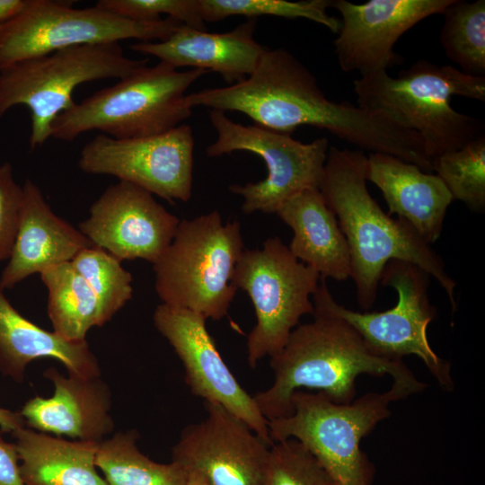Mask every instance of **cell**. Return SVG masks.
Returning a JSON list of instances; mask_svg holds the SVG:
<instances>
[{"instance_id":"cell-1","label":"cell","mask_w":485,"mask_h":485,"mask_svg":"<svg viewBox=\"0 0 485 485\" xmlns=\"http://www.w3.org/2000/svg\"><path fill=\"white\" fill-rule=\"evenodd\" d=\"M186 100L191 108L242 112L280 133L291 135L302 126L326 129L371 153L398 154L406 140V130L386 118L329 100L314 75L284 48H266L244 80L187 94Z\"/></svg>"},{"instance_id":"cell-2","label":"cell","mask_w":485,"mask_h":485,"mask_svg":"<svg viewBox=\"0 0 485 485\" xmlns=\"http://www.w3.org/2000/svg\"><path fill=\"white\" fill-rule=\"evenodd\" d=\"M366 163L363 150L332 146L319 185L348 245L350 278L358 304L366 311L374 305L382 272L390 260H396L413 264L434 278L454 313L456 282L444 260L406 220L391 217L373 198L366 186Z\"/></svg>"},{"instance_id":"cell-3","label":"cell","mask_w":485,"mask_h":485,"mask_svg":"<svg viewBox=\"0 0 485 485\" xmlns=\"http://www.w3.org/2000/svg\"><path fill=\"white\" fill-rule=\"evenodd\" d=\"M313 321L297 325L284 348L270 357L274 382L252 395L268 419L289 416L291 396L304 388L322 392L336 403H349L357 394L361 375H390L413 394L426 384L403 360L375 355L356 330L344 320L313 307Z\"/></svg>"},{"instance_id":"cell-4","label":"cell","mask_w":485,"mask_h":485,"mask_svg":"<svg viewBox=\"0 0 485 485\" xmlns=\"http://www.w3.org/2000/svg\"><path fill=\"white\" fill-rule=\"evenodd\" d=\"M353 85L357 106L418 133L432 161L485 134L481 119L451 106L454 96L485 101V76L421 59L397 77L378 71L361 75Z\"/></svg>"},{"instance_id":"cell-5","label":"cell","mask_w":485,"mask_h":485,"mask_svg":"<svg viewBox=\"0 0 485 485\" xmlns=\"http://www.w3.org/2000/svg\"><path fill=\"white\" fill-rule=\"evenodd\" d=\"M207 73L197 68L179 71L161 61L141 66L60 113L51 125L50 137L73 141L98 130L128 139L166 132L191 116L185 93Z\"/></svg>"},{"instance_id":"cell-6","label":"cell","mask_w":485,"mask_h":485,"mask_svg":"<svg viewBox=\"0 0 485 485\" xmlns=\"http://www.w3.org/2000/svg\"><path fill=\"white\" fill-rule=\"evenodd\" d=\"M412 392L392 383L384 392H368L349 403L332 401L320 392L295 391L289 416L268 420L273 443L294 438L321 463L338 485H372L375 466L361 440L391 415L390 404Z\"/></svg>"},{"instance_id":"cell-7","label":"cell","mask_w":485,"mask_h":485,"mask_svg":"<svg viewBox=\"0 0 485 485\" xmlns=\"http://www.w3.org/2000/svg\"><path fill=\"white\" fill-rule=\"evenodd\" d=\"M243 251L236 219L224 225L215 210L181 220L172 242L153 264L162 304L220 321L238 289L233 278Z\"/></svg>"},{"instance_id":"cell-8","label":"cell","mask_w":485,"mask_h":485,"mask_svg":"<svg viewBox=\"0 0 485 485\" xmlns=\"http://www.w3.org/2000/svg\"><path fill=\"white\" fill-rule=\"evenodd\" d=\"M132 59L117 42L85 44L13 63L0 70V118L16 105L31 112V150L50 137L55 119L74 104L72 93L82 84L120 79L147 65Z\"/></svg>"},{"instance_id":"cell-9","label":"cell","mask_w":485,"mask_h":485,"mask_svg":"<svg viewBox=\"0 0 485 485\" xmlns=\"http://www.w3.org/2000/svg\"><path fill=\"white\" fill-rule=\"evenodd\" d=\"M429 281L430 276L419 267L393 260L385 265L380 278L383 286L398 294L392 308L372 313L348 309L336 302L323 278L312 295L313 304L347 322L375 355L394 360L417 356L439 385L452 391L450 365L435 353L428 340V325L436 315L428 298Z\"/></svg>"},{"instance_id":"cell-10","label":"cell","mask_w":485,"mask_h":485,"mask_svg":"<svg viewBox=\"0 0 485 485\" xmlns=\"http://www.w3.org/2000/svg\"><path fill=\"white\" fill-rule=\"evenodd\" d=\"M181 24L168 17L132 20L96 4L74 8L68 1L30 0L22 12L0 22V70L21 60L79 45L130 39L163 41Z\"/></svg>"},{"instance_id":"cell-11","label":"cell","mask_w":485,"mask_h":485,"mask_svg":"<svg viewBox=\"0 0 485 485\" xmlns=\"http://www.w3.org/2000/svg\"><path fill=\"white\" fill-rule=\"evenodd\" d=\"M319 273L298 260L278 237L261 249L242 251L233 283L250 296L256 324L247 338V360L254 368L264 357L277 355L286 345L302 316L313 313L310 296L315 292Z\"/></svg>"},{"instance_id":"cell-12","label":"cell","mask_w":485,"mask_h":485,"mask_svg":"<svg viewBox=\"0 0 485 485\" xmlns=\"http://www.w3.org/2000/svg\"><path fill=\"white\" fill-rule=\"evenodd\" d=\"M209 119L217 137L206 148L207 156L248 151L266 163L268 174L264 180L229 187L233 193L243 198V213L272 214L295 193L308 188L319 189L329 150L326 137L302 143L289 134L234 122L216 110L209 111Z\"/></svg>"},{"instance_id":"cell-13","label":"cell","mask_w":485,"mask_h":485,"mask_svg":"<svg viewBox=\"0 0 485 485\" xmlns=\"http://www.w3.org/2000/svg\"><path fill=\"white\" fill-rule=\"evenodd\" d=\"M194 137L181 124L166 132L128 139L99 134L86 143L79 168L135 184L169 202H187L192 193Z\"/></svg>"},{"instance_id":"cell-14","label":"cell","mask_w":485,"mask_h":485,"mask_svg":"<svg viewBox=\"0 0 485 485\" xmlns=\"http://www.w3.org/2000/svg\"><path fill=\"white\" fill-rule=\"evenodd\" d=\"M207 318L188 309L159 304L153 313L154 327L181 359L185 382L193 395L217 403L242 420L272 445L268 419L232 374L207 331Z\"/></svg>"},{"instance_id":"cell-15","label":"cell","mask_w":485,"mask_h":485,"mask_svg":"<svg viewBox=\"0 0 485 485\" xmlns=\"http://www.w3.org/2000/svg\"><path fill=\"white\" fill-rule=\"evenodd\" d=\"M190 424L172 451V462L210 485H264L269 445L247 424L217 403Z\"/></svg>"},{"instance_id":"cell-16","label":"cell","mask_w":485,"mask_h":485,"mask_svg":"<svg viewBox=\"0 0 485 485\" xmlns=\"http://www.w3.org/2000/svg\"><path fill=\"white\" fill-rule=\"evenodd\" d=\"M180 221L152 193L119 181L92 204L78 229L120 261L143 259L154 264L172 242Z\"/></svg>"},{"instance_id":"cell-17","label":"cell","mask_w":485,"mask_h":485,"mask_svg":"<svg viewBox=\"0 0 485 485\" xmlns=\"http://www.w3.org/2000/svg\"><path fill=\"white\" fill-rule=\"evenodd\" d=\"M454 0H332L340 15L334 51L343 72L361 75L403 63L393 50L400 37L422 20L443 14Z\"/></svg>"},{"instance_id":"cell-18","label":"cell","mask_w":485,"mask_h":485,"mask_svg":"<svg viewBox=\"0 0 485 485\" xmlns=\"http://www.w3.org/2000/svg\"><path fill=\"white\" fill-rule=\"evenodd\" d=\"M43 375L54 386L52 396L28 400L22 414L25 427L56 436L101 443L114 429L112 395L101 376L84 378L47 368Z\"/></svg>"},{"instance_id":"cell-19","label":"cell","mask_w":485,"mask_h":485,"mask_svg":"<svg viewBox=\"0 0 485 485\" xmlns=\"http://www.w3.org/2000/svg\"><path fill=\"white\" fill-rule=\"evenodd\" d=\"M255 27L256 19H248L225 32H208L181 24L163 41L137 42L130 48L176 69L190 66L214 71L230 85L253 72L266 48L255 40Z\"/></svg>"},{"instance_id":"cell-20","label":"cell","mask_w":485,"mask_h":485,"mask_svg":"<svg viewBox=\"0 0 485 485\" xmlns=\"http://www.w3.org/2000/svg\"><path fill=\"white\" fill-rule=\"evenodd\" d=\"M22 190L19 229L0 276L4 290L51 266L71 261L82 250L94 246L78 228L52 211L31 180H25Z\"/></svg>"},{"instance_id":"cell-21","label":"cell","mask_w":485,"mask_h":485,"mask_svg":"<svg viewBox=\"0 0 485 485\" xmlns=\"http://www.w3.org/2000/svg\"><path fill=\"white\" fill-rule=\"evenodd\" d=\"M366 181L382 191L389 215L406 220L430 245L439 239L454 199L436 174L388 154L371 153Z\"/></svg>"},{"instance_id":"cell-22","label":"cell","mask_w":485,"mask_h":485,"mask_svg":"<svg viewBox=\"0 0 485 485\" xmlns=\"http://www.w3.org/2000/svg\"><path fill=\"white\" fill-rule=\"evenodd\" d=\"M275 214L292 229L294 234L288 249L298 260L325 279L344 281L350 278L347 240L318 188L295 193Z\"/></svg>"},{"instance_id":"cell-23","label":"cell","mask_w":485,"mask_h":485,"mask_svg":"<svg viewBox=\"0 0 485 485\" xmlns=\"http://www.w3.org/2000/svg\"><path fill=\"white\" fill-rule=\"evenodd\" d=\"M41 358L59 361L68 375L101 376L98 358L86 340L69 341L36 325L13 307L0 287V373L22 383L28 365Z\"/></svg>"},{"instance_id":"cell-24","label":"cell","mask_w":485,"mask_h":485,"mask_svg":"<svg viewBox=\"0 0 485 485\" xmlns=\"http://www.w3.org/2000/svg\"><path fill=\"white\" fill-rule=\"evenodd\" d=\"M25 485H107L95 464L99 444L22 427L13 433Z\"/></svg>"},{"instance_id":"cell-25","label":"cell","mask_w":485,"mask_h":485,"mask_svg":"<svg viewBox=\"0 0 485 485\" xmlns=\"http://www.w3.org/2000/svg\"><path fill=\"white\" fill-rule=\"evenodd\" d=\"M40 275L48 290V315L58 336L80 342L86 340L92 328L104 325L96 295L71 261L51 266Z\"/></svg>"},{"instance_id":"cell-26","label":"cell","mask_w":485,"mask_h":485,"mask_svg":"<svg viewBox=\"0 0 485 485\" xmlns=\"http://www.w3.org/2000/svg\"><path fill=\"white\" fill-rule=\"evenodd\" d=\"M136 429L119 431L99 444L95 464L107 485H188V473L177 463H159L137 447Z\"/></svg>"},{"instance_id":"cell-27","label":"cell","mask_w":485,"mask_h":485,"mask_svg":"<svg viewBox=\"0 0 485 485\" xmlns=\"http://www.w3.org/2000/svg\"><path fill=\"white\" fill-rule=\"evenodd\" d=\"M440 43L460 71L485 76V1L454 0L444 11Z\"/></svg>"},{"instance_id":"cell-28","label":"cell","mask_w":485,"mask_h":485,"mask_svg":"<svg viewBox=\"0 0 485 485\" xmlns=\"http://www.w3.org/2000/svg\"><path fill=\"white\" fill-rule=\"evenodd\" d=\"M433 171L443 181L453 199L470 210H485V134L460 149L433 159Z\"/></svg>"},{"instance_id":"cell-29","label":"cell","mask_w":485,"mask_h":485,"mask_svg":"<svg viewBox=\"0 0 485 485\" xmlns=\"http://www.w3.org/2000/svg\"><path fill=\"white\" fill-rule=\"evenodd\" d=\"M71 263L96 295L107 323L132 297L131 274L119 259L96 246L82 250Z\"/></svg>"},{"instance_id":"cell-30","label":"cell","mask_w":485,"mask_h":485,"mask_svg":"<svg viewBox=\"0 0 485 485\" xmlns=\"http://www.w3.org/2000/svg\"><path fill=\"white\" fill-rule=\"evenodd\" d=\"M199 4L204 22H217L233 15L249 19L271 15L307 19L325 26L333 33H338L340 28V20L327 13L332 0H199Z\"/></svg>"},{"instance_id":"cell-31","label":"cell","mask_w":485,"mask_h":485,"mask_svg":"<svg viewBox=\"0 0 485 485\" xmlns=\"http://www.w3.org/2000/svg\"><path fill=\"white\" fill-rule=\"evenodd\" d=\"M264 485H338L299 441L287 438L269 451Z\"/></svg>"},{"instance_id":"cell-32","label":"cell","mask_w":485,"mask_h":485,"mask_svg":"<svg viewBox=\"0 0 485 485\" xmlns=\"http://www.w3.org/2000/svg\"><path fill=\"white\" fill-rule=\"evenodd\" d=\"M96 5L137 21H157L166 14L184 25L206 31L199 0H100Z\"/></svg>"},{"instance_id":"cell-33","label":"cell","mask_w":485,"mask_h":485,"mask_svg":"<svg viewBox=\"0 0 485 485\" xmlns=\"http://www.w3.org/2000/svg\"><path fill=\"white\" fill-rule=\"evenodd\" d=\"M23 203L22 186L14 180L9 162L0 164V261L8 260L19 229Z\"/></svg>"},{"instance_id":"cell-34","label":"cell","mask_w":485,"mask_h":485,"mask_svg":"<svg viewBox=\"0 0 485 485\" xmlns=\"http://www.w3.org/2000/svg\"><path fill=\"white\" fill-rule=\"evenodd\" d=\"M0 429V485H25L21 476L15 443L5 441Z\"/></svg>"},{"instance_id":"cell-35","label":"cell","mask_w":485,"mask_h":485,"mask_svg":"<svg viewBox=\"0 0 485 485\" xmlns=\"http://www.w3.org/2000/svg\"><path fill=\"white\" fill-rule=\"evenodd\" d=\"M22 427H25V422L20 411L0 407V429L3 433H13Z\"/></svg>"},{"instance_id":"cell-36","label":"cell","mask_w":485,"mask_h":485,"mask_svg":"<svg viewBox=\"0 0 485 485\" xmlns=\"http://www.w3.org/2000/svg\"><path fill=\"white\" fill-rule=\"evenodd\" d=\"M30 0H0V22H3L20 12L29 4Z\"/></svg>"},{"instance_id":"cell-37","label":"cell","mask_w":485,"mask_h":485,"mask_svg":"<svg viewBox=\"0 0 485 485\" xmlns=\"http://www.w3.org/2000/svg\"><path fill=\"white\" fill-rule=\"evenodd\" d=\"M188 485H210L200 474L190 472H188Z\"/></svg>"}]
</instances>
